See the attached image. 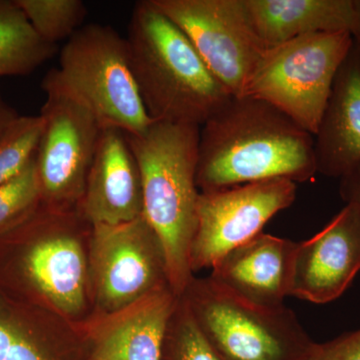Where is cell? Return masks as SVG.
I'll return each mask as SVG.
<instances>
[{
	"instance_id": "obj_1",
	"label": "cell",
	"mask_w": 360,
	"mask_h": 360,
	"mask_svg": "<svg viewBox=\"0 0 360 360\" xmlns=\"http://www.w3.org/2000/svg\"><path fill=\"white\" fill-rule=\"evenodd\" d=\"M316 174L314 135L255 97L232 96L200 127V193L274 179L298 184Z\"/></svg>"
},
{
	"instance_id": "obj_2",
	"label": "cell",
	"mask_w": 360,
	"mask_h": 360,
	"mask_svg": "<svg viewBox=\"0 0 360 360\" xmlns=\"http://www.w3.org/2000/svg\"><path fill=\"white\" fill-rule=\"evenodd\" d=\"M200 127L153 122L125 134L141 177L142 217L162 250L168 283L177 297L193 281L191 250L200 191L196 184Z\"/></svg>"
},
{
	"instance_id": "obj_3",
	"label": "cell",
	"mask_w": 360,
	"mask_h": 360,
	"mask_svg": "<svg viewBox=\"0 0 360 360\" xmlns=\"http://www.w3.org/2000/svg\"><path fill=\"white\" fill-rule=\"evenodd\" d=\"M125 39L135 82L153 122L202 127L232 96L186 35L151 0L135 4Z\"/></svg>"
},
{
	"instance_id": "obj_4",
	"label": "cell",
	"mask_w": 360,
	"mask_h": 360,
	"mask_svg": "<svg viewBox=\"0 0 360 360\" xmlns=\"http://www.w3.org/2000/svg\"><path fill=\"white\" fill-rule=\"evenodd\" d=\"M182 297L222 360H303L314 345L295 312L284 304L258 307L210 278L193 279Z\"/></svg>"
},
{
	"instance_id": "obj_5",
	"label": "cell",
	"mask_w": 360,
	"mask_h": 360,
	"mask_svg": "<svg viewBox=\"0 0 360 360\" xmlns=\"http://www.w3.org/2000/svg\"><path fill=\"white\" fill-rule=\"evenodd\" d=\"M352 46L350 32H345L305 35L267 47L243 96L271 104L314 136Z\"/></svg>"
},
{
	"instance_id": "obj_6",
	"label": "cell",
	"mask_w": 360,
	"mask_h": 360,
	"mask_svg": "<svg viewBox=\"0 0 360 360\" xmlns=\"http://www.w3.org/2000/svg\"><path fill=\"white\" fill-rule=\"evenodd\" d=\"M56 70L101 127L136 135L153 123L135 82L127 39L111 26H82L61 49Z\"/></svg>"
},
{
	"instance_id": "obj_7",
	"label": "cell",
	"mask_w": 360,
	"mask_h": 360,
	"mask_svg": "<svg viewBox=\"0 0 360 360\" xmlns=\"http://www.w3.org/2000/svg\"><path fill=\"white\" fill-rule=\"evenodd\" d=\"M44 131L35 155L42 201L51 208L79 201L101 134L89 106L51 70L41 82Z\"/></svg>"
},
{
	"instance_id": "obj_8",
	"label": "cell",
	"mask_w": 360,
	"mask_h": 360,
	"mask_svg": "<svg viewBox=\"0 0 360 360\" xmlns=\"http://www.w3.org/2000/svg\"><path fill=\"white\" fill-rule=\"evenodd\" d=\"M186 35L203 63L233 96H243L265 46L245 0H151Z\"/></svg>"
},
{
	"instance_id": "obj_9",
	"label": "cell",
	"mask_w": 360,
	"mask_h": 360,
	"mask_svg": "<svg viewBox=\"0 0 360 360\" xmlns=\"http://www.w3.org/2000/svg\"><path fill=\"white\" fill-rule=\"evenodd\" d=\"M296 198V184L267 180L200 193L191 250V270L212 267L219 258L258 234Z\"/></svg>"
},
{
	"instance_id": "obj_10",
	"label": "cell",
	"mask_w": 360,
	"mask_h": 360,
	"mask_svg": "<svg viewBox=\"0 0 360 360\" xmlns=\"http://www.w3.org/2000/svg\"><path fill=\"white\" fill-rule=\"evenodd\" d=\"M92 229V274L104 309L117 314L170 288L160 243L143 217Z\"/></svg>"
},
{
	"instance_id": "obj_11",
	"label": "cell",
	"mask_w": 360,
	"mask_h": 360,
	"mask_svg": "<svg viewBox=\"0 0 360 360\" xmlns=\"http://www.w3.org/2000/svg\"><path fill=\"white\" fill-rule=\"evenodd\" d=\"M360 271V213L345 205L319 233L296 243L290 295L315 304L340 297Z\"/></svg>"
},
{
	"instance_id": "obj_12",
	"label": "cell",
	"mask_w": 360,
	"mask_h": 360,
	"mask_svg": "<svg viewBox=\"0 0 360 360\" xmlns=\"http://www.w3.org/2000/svg\"><path fill=\"white\" fill-rule=\"evenodd\" d=\"M79 201L92 226L127 224L142 217L141 172L122 130L101 129Z\"/></svg>"
},
{
	"instance_id": "obj_13",
	"label": "cell",
	"mask_w": 360,
	"mask_h": 360,
	"mask_svg": "<svg viewBox=\"0 0 360 360\" xmlns=\"http://www.w3.org/2000/svg\"><path fill=\"white\" fill-rule=\"evenodd\" d=\"M296 243L262 232L219 258L210 279L252 304L281 307L290 295Z\"/></svg>"
},
{
	"instance_id": "obj_14",
	"label": "cell",
	"mask_w": 360,
	"mask_h": 360,
	"mask_svg": "<svg viewBox=\"0 0 360 360\" xmlns=\"http://www.w3.org/2000/svg\"><path fill=\"white\" fill-rule=\"evenodd\" d=\"M317 174L345 176L360 165V56L352 46L336 75L314 134Z\"/></svg>"
},
{
	"instance_id": "obj_15",
	"label": "cell",
	"mask_w": 360,
	"mask_h": 360,
	"mask_svg": "<svg viewBox=\"0 0 360 360\" xmlns=\"http://www.w3.org/2000/svg\"><path fill=\"white\" fill-rule=\"evenodd\" d=\"M179 297L162 288L127 307L94 336L87 360H161Z\"/></svg>"
},
{
	"instance_id": "obj_16",
	"label": "cell",
	"mask_w": 360,
	"mask_h": 360,
	"mask_svg": "<svg viewBox=\"0 0 360 360\" xmlns=\"http://www.w3.org/2000/svg\"><path fill=\"white\" fill-rule=\"evenodd\" d=\"M258 39L267 47L316 33L350 32L354 0H245Z\"/></svg>"
},
{
	"instance_id": "obj_17",
	"label": "cell",
	"mask_w": 360,
	"mask_h": 360,
	"mask_svg": "<svg viewBox=\"0 0 360 360\" xmlns=\"http://www.w3.org/2000/svg\"><path fill=\"white\" fill-rule=\"evenodd\" d=\"M58 51L35 32L15 0H0V77L30 75Z\"/></svg>"
},
{
	"instance_id": "obj_18",
	"label": "cell",
	"mask_w": 360,
	"mask_h": 360,
	"mask_svg": "<svg viewBox=\"0 0 360 360\" xmlns=\"http://www.w3.org/2000/svg\"><path fill=\"white\" fill-rule=\"evenodd\" d=\"M35 32L45 41L58 45L82 27L87 14L82 0H15Z\"/></svg>"
},
{
	"instance_id": "obj_19",
	"label": "cell",
	"mask_w": 360,
	"mask_h": 360,
	"mask_svg": "<svg viewBox=\"0 0 360 360\" xmlns=\"http://www.w3.org/2000/svg\"><path fill=\"white\" fill-rule=\"evenodd\" d=\"M42 202L34 158L13 179L0 184V236L20 229L37 214Z\"/></svg>"
},
{
	"instance_id": "obj_20",
	"label": "cell",
	"mask_w": 360,
	"mask_h": 360,
	"mask_svg": "<svg viewBox=\"0 0 360 360\" xmlns=\"http://www.w3.org/2000/svg\"><path fill=\"white\" fill-rule=\"evenodd\" d=\"M20 309L0 298V360H58Z\"/></svg>"
},
{
	"instance_id": "obj_21",
	"label": "cell",
	"mask_w": 360,
	"mask_h": 360,
	"mask_svg": "<svg viewBox=\"0 0 360 360\" xmlns=\"http://www.w3.org/2000/svg\"><path fill=\"white\" fill-rule=\"evenodd\" d=\"M161 360H222L180 297L168 324Z\"/></svg>"
},
{
	"instance_id": "obj_22",
	"label": "cell",
	"mask_w": 360,
	"mask_h": 360,
	"mask_svg": "<svg viewBox=\"0 0 360 360\" xmlns=\"http://www.w3.org/2000/svg\"><path fill=\"white\" fill-rule=\"evenodd\" d=\"M44 127L40 115H20L0 137V184L20 174L34 158Z\"/></svg>"
},
{
	"instance_id": "obj_23",
	"label": "cell",
	"mask_w": 360,
	"mask_h": 360,
	"mask_svg": "<svg viewBox=\"0 0 360 360\" xmlns=\"http://www.w3.org/2000/svg\"><path fill=\"white\" fill-rule=\"evenodd\" d=\"M303 360H360V328L326 342H314Z\"/></svg>"
},
{
	"instance_id": "obj_24",
	"label": "cell",
	"mask_w": 360,
	"mask_h": 360,
	"mask_svg": "<svg viewBox=\"0 0 360 360\" xmlns=\"http://www.w3.org/2000/svg\"><path fill=\"white\" fill-rule=\"evenodd\" d=\"M340 194L345 205H352L360 213V165L340 179Z\"/></svg>"
},
{
	"instance_id": "obj_25",
	"label": "cell",
	"mask_w": 360,
	"mask_h": 360,
	"mask_svg": "<svg viewBox=\"0 0 360 360\" xmlns=\"http://www.w3.org/2000/svg\"><path fill=\"white\" fill-rule=\"evenodd\" d=\"M18 116L20 115L18 111L4 101V96L0 92V137L18 120Z\"/></svg>"
},
{
	"instance_id": "obj_26",
	"label": "cell",
	"mask_w": 360,
	"mask_h": 360,
	"mask_svg": "<svg viewBox=\"0 0 360 360\" xmlns=\"http://www.w3.org/2000/svg\"><path fill=\"white\" fill-rule=\"evenodd\" d=\"M355 51L360 56V0H354V21L350 30Z\"/></svg>"
}]
</instances>
